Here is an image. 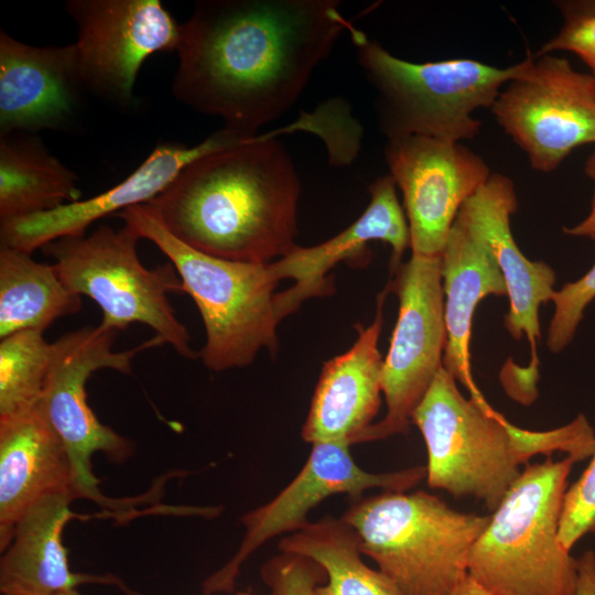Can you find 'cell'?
<instances>
[{
	"label": "cell",
	"mask_w": 595,
	"mask_h": 595,
	"mask_svg": "<svg viewBox=\"0 0 595 595\" xmlns=\"http://www.w3.org/2000/svg\"><path fill=\"white\" fill-rule=\"evenodd\" d=\"M353 24L334 0H204L181 23L172 94L244 138L284 115Z\"/></svg>",
	"instance_id": "1"
},
{
	"label": "cell",
	"mask_w": 595,
	"mask_h": 595,
	"mask_svg": "<svg viewBox=\"0 0 595 595\" xmlns=\"http://www.w3.org/2000/svg\"><path fill=\"white\" fill-rule=\"evenodd\" d=\"M323 129L316 110L302 112L289 126L194 160L147 205L174 237L205 255L247 263L281 259L298 246L301 184L278 137Z\"/></svg>",
	"instance_id": "2"
},
{
	"label": "cell",
	"mask_w": 595,
	"mask_h": 595,
	"mask_svg": "<svg viewBox=\"0 0 595 595\" xmlns=\"http://www.w3.org/2000/svg\"><path fill=\"white\" fill-rule=\"evenodd\" d=\"M456 381L442 367L412 414L426 445L431 488L474 497L495 511L532 456L591 457L595 431L584 414L550 431L520 429L489 404L466 399Z\"/></svg>",
	"instance_id": "3"
},
{
	"label": "cell",
	"mask_w": 595,
	"mask_h": 595,
	"mask_svg": "<svg viewBox=\"0 0 595 595\" xmlns=\"http://www.w3.org/2000/svg\"><path fill=\"white\" fill-rule=\"evenodd\" d=\"M375 93L378 128L387 141L420 136L463 142L475 139L500 90L530 66L533 55L498 67L473 58L414 63L401 60L354 25L348 30Z\"/></svg>",
	"instance_id": "4"
},
{
	"label": "cell",
	"mask_w": 595,
	"mask_h": 595,
	"mask_svg": "<svg viewBox=\"0 0 595 595\" xmlns=\"http://www.w3.org/2000/svg\"><path fill=\"white\" fill-rule=\"evenodd\" d=\"M117 215L140 238L153 242L177 271L182 292L194 300L205 326L199 357L208 369L242 368L262 348L277 350V329L284 315L271 262H236L197 251L174 237L147 204Z\"/></svg>",
	"instance_id": "5"
},
{
	"label": "cell",
	"mask_w": 595,
	"mask_h": 595,
	"mask_svg": "<svg viewBox=\"0 0 595 595\" xmlns=\"http://www.w3.org/2000/svg\"><path fill=\"white\" fill-rule=\"evenodd\" d=\"M565 456L527 464L470 549L467 574L491 595H574L577 559L559 540Z\"/></svg>",
	"instance_id": "6"
},
{
	"label": "cell",
	"mask_w": 595,
	"mask_h": 595,
	"mask_svg": "<svg viewBox=\"0 0 595 595\" xmlns=\"http://www.w3.org/2000/svg\"><path fill=\"white\" fill-rule=\"evenodd\" d=\"M342 519L403 595H452L490 516L457 511L423 490H382L354 500Z\"/></svg>",
	"instance_id": "7"
},
{
	"label": "cell",
	"mask_w": 595,
	"mask_h": 595,
	"mask_svg": "<svg viewBox=\"0 0 595 595\" xmlns=\"http://www.w3.org/2000/svg\"><path fill=\"white\" fill-rule=\"evenodd\" d=\"M139 239L126 224L117 230L100 226L88 236L62 237L41 249L54 259L56 272L71 292L98 304L102 312L99 326L120 332L141 323L181 356L199 357L167 300L169 293L182 292L177 271L171 262L143 267L137 252Z\"/></svg>",
	"instance_id": "8"
},
{
	"label": "cell",
	"mask_w": 595,
	"mask_h": 595,
	"mask_svg": "<svg viewBox=\"0 0 595 595\" xmlns=\"http://www.w3.org/2000/svg\"><path fill=\"white\" fill-rule=\"evenodd\" d=\"M117 333L98 325L66 333L53 342L50 370L37 405L66 445L84 497L110 508L129 502L111 500L100 493L99 480L91 470V456L102 452L112 462L122 463L133 446L96 418L87 403L86 382L94 371L104 368L130 374L139 353L165 344L155 334L131 349L115 351Z\"/></svg>",
	"instance_id": "9"
},
{
	"label": "cell",
	"mask_w": 595,
	"mask_h": 595,
	"mask_svg": "<svg viewBox=\"0 0 595 595\" xmlns=\"http://www.w3.org/2000/svg\"><path fill=\"white\" fill-rule=\"evenodd\" d=\"M386 286L399 299V313L383 358L387 412L358 443L407 434L412 414L443 367L446 345L441 256L411 255Z\"/></svg>",
	"instance_id": "10"
},
{
	"label": "cell",
	"mask_w": 595,
	"mask_h": 595,
	"mask_svg": "<svg viewBox=\"0 0 595 595\" xmlns=\"http://www.w3.org/2000/svg\"><path fill=\"white\" fill-rule=\"evenodd\" d=\"M490 111L537 172L551 173L573 150L595 143V80L565 57L533 55Z\"/></svg>",
	"instance_id": "11"
},
{
	"label": "cell",
	"mask_w": 595,
	"mask_h": 595,
	"mask_svg": "<svg viewBox=\"0 0 595 595\" xmlns=\"http://www.w3.org/2000/svg\"><path fill=\"white\" fill-rule=\"evenodd\" d=\"M345 443L318 442L294 478L271 500L246 512L240 521L246 528L235 555L203 583V594L232 592L246 560L267 541L292 533L307 523V516L318 504L336 494L353 500L371 488L408 491L426 477V466H413L389 473H370L354 461Z\"/></svg>",
	"instance_id": "12"
},
{
	"label": "cell",
	"mask_w": 595,
	"mask_h": 595,
	"mask_svg": "<svg viewBox=\"0 0 595 595\" xmlns=\"http://www.w3.org/2000/svg\"><path fill=\"white\" fill-rule=\"evenodd\" d=\"M77 25L82 76L88 91L128 107L147 58L176 51L181 23L159 0H68Z\"/></svg>",
	"instance_id": "13"
},
{
	"label": "cell",
	"mask_w": 595,
	"mask_h": 595,
	"mask_svg": "<svg viewBox=\"0 0 595 595\" xmlns=\"http://www.w3.org/2000/svg\"><path fill=\"white\" fill-rule=\"evenodd\" d=\"M385 159L401 191L412 255L441 256L463 204L493 173L463 142L410 136L387 141Z\"/></svg>",
	"instance_id": "14"
},
{
	"label": "cell",
	"mask_w": 595,
	"mask_h": 595,
	"mask_svg": "<svg viewBox=\"0 0 595 595\" xmlns=\"http://www.w3.org/2000/svg\"><path fill=\"white\" fill-rule=\"evenodd\" d=\"M241 141L244 138L223 127L192 147L173 142L158 144L129 176L96 196L50 212L0 221L1 247L31 255L55 239L85 235L96 220L154 199L194 160Z\"/></svg>",
	"instance_id": "15"
},
{
	"label": "cell",
	"mask_w": 595,
	"mask_h": 595,
	"mask_svg": "<svg viewBox=\"0 0 595 595\" xmlns=\"http://www.w3.org/2000/svg\"><path fill=\"white\" fill-rule=\"evenodd\" d=\"M88 91L75 44L33 46L0 32V136L66 130Z\"/></svg>",
	"instance_id": "16"
},
{
	"label": "cell",
	"mask_w": 595,
	"mask_h": 595,
	"mask_svg": "<svg viewBox=\"0 0 595 595\" xmlns=\"http://www.w3.org/2000/svg\"><path fill=\"white\" fill-rule=\"evenodd\" d=\"M517 209L512 180L493 172L463 204L455 223L482 238L491 249L509 298L505 326L516 340L527 336L531 348L527 371L538 378L539 309L552 300L556 274L548 263L529 260L517 246L510 228V218Z\"/></svg>",
	"instance_id": "17"
},
{
	"label": "cell",
	"mask_w": 595,
	"mask_h": 595,
	"mask_svg": "<svg viewBox=\"0 0 595 595\" xmlns=\"http://www.w3.org/2000/svg\"><path fill=\"white\" fill-rule=\"evenodd\" d=\"M54 496L85 498L69 452L35 409L0 418V551L20 520Z\"/></svg>",
	"instance_id": "18"
},
{
	"label": "cell",
	"mask_w": 595,
	"mask_h": 595,
	"mask_svg": "<svg viewBox=\"0 0 595 595\" xmlns=\"http://www.w3.org/2000/svg\"><path fill=\"white\" fill-rule=\"evenodd\" d=\"M396 188L390 174L378 177L369 186L367 208L346 229L313 247L298 245L289 255L271 262L280 281H295L289 290L279 293L284 316L310 298L331 294L333 285L327 272L340 261H367V245L372 240L391 247L392 272L401 264L410 247V231Z\"/></svg>",
	"instance_id": "19"
},
{
	"label": "cell",
	"mask_w": 595,
	"mask_h": 595,
	"mask_svg": "<svg viewBox=\"0 0 595 595\" xmlns=\"http://www.w3.org/2000/svg\"><path fill=\"white\" fill-rule=\"evenodd\" d=\"M387 293L385 289L379 294L372 323L356 325L353 346L324 363L301 431L305 442L351 446L374 424L381 404L383 358L378 343Z\"/></svg>",
	"instance_id": "20"
},
{
	"label": "cell",
	"mask_w": 595,
	"mask_h": 595,
	"mask_svg": "<svg viewBox=\"0 0 595 595\" xmlns=\"http://www.w3.org/2000/svg\"><path fill=\"white\" fill-rule=\"evenodd\" d=\"M67 496L50 497L32 508L17 524L11 542L1 552V595H53L82 584L113 585L138 595L112 574L72 572L62 542L66 523L77 517Z\"/></svg>",
	"instance_id": "21"
},
{
	"label": "cell",
	"mask_w": 595,
	"mask_h": 595,
	"mask_svg": "<svg viewBox=\"0 0 595 595\" xmlns=\"http://www.w3.org/2000/svg\"><path fill=\"white\" fill-rule=\"evenodd\" d=\"M446 345L443 367L469 392V398L489 404L470 371L469 340L478 303L489 296H506L507 286L489 246L454 223L441 255Z\"/></svg>",
	"instance_id": "22"
},
{
	"label": "cell",
	"mask_w": 595,
	"mask_h": 595,
	"mask_svg": "<svg viewBox=\"0 0 595 595\" xmlns=\"http://www.w3.org/2000/svg\"><path fill=\"white\" fill-rule=\"evenodd\" d=\"M76 173L25 133L0 138V221L79 201Z\"/></svg>",
	"instance_id": "23"
},
{
	"label": "cell",
	"mask_w": 595,
	"mask_h": 595,
	"mask_svg": "<svg viewBox=\"0 0 595 595\" xmlns=\"http://www.w3.org/2000/svg\"><path fill=\"white\" fill-rule=\"evenodd\" d=\"M280 552L306 556L326 574L312 595H403L382 572L361 559L359 538L342 518L307 522L279 541Z\"/></svg>",
	"instance_id": "24"
},
{
	"label": "cell",
	"mask_w": 595,
	"mask_h": 595,
	"mask_svg": "<svg viewBox=\"0 0 595 595\" xmlns=\"http://www.w3.org/2000/svg\"><path fill=\"white\" fill-rule=\"evenodd\" d=\"M80 309V295L66 288L54 264L0 248V338L26 329L44 332Z\"/></svg>",
	"instance_id": "25"
},
{
	"label": "cell",
	"mask_w": 595,
	"mask_h": 595,
	"mask_svg": "<svg viewBox=\"0 0 595 595\" xmlns=\"http://www.w3.org/2000/svg\"><path fill=\"white\" fill-rule=\"evenodd\" d=\"M0 418L35 409L47 379L52 343L26 329L0 338Z\"/></svg>",
	"instance_id": "26"
},
{
	"label": "cell",
	"mask_w": 595,
	"mask_h": 595,
	"mask_svg": "<svg viewBox=\"0 0 595 595\" xmlns=\"http://www.w3.org/2000/svg\"><path fill=\"white\" fill-rule=\"evenodd\" d=\"M554 6L562 15V26L534 56L573 53L588 67L595 80V0H561L554 1Z\"/></svg>",
	"instance_id": "27"
},
{
	"label": "cell",
	"mask_w": 595,
	"mask_h": 595,
	"mask_svg": "<svg viewBox=\"0 0 595 595\" xmlns=\"http://www.w3.org/2000/svg\"><path fill=\"white\" fill-rule=\"evenodd\" d=\"M594 299L595 263L583 277L555 290L551 300L554 311L547 337L551 353H561L573 340L585 309Z\"/></svg>",
	"instance_id": "28"
},
{
	"label": "cell",
	"mask_w": 595,
	"mask_h": 595,
	"mask_svg": "<svg viewBox=\"0 0 595 595\" xmlns=\"http://www.w3.org/2000/svg\"><path fill=\"white\" fill-rule=\"evenodd\" d=\"M588 533L595 534V433L589 464L566 489L559 540L564 549L571 551Z\"/></svg>",
	"instance_id": "29"
},
{
	"label": "cell",
	"mask_w": 595,
	"mask_h": 595,
	"mask_svg": "<svg viewBox=\"0 0 595 595\" xmlns=\"http://www.w3.org/2000/svg\"><path fill=\"white\" fill-rule=\"evenodd\" d=\"M260 576L270 595H312L313 589L326 580L324 570L315 561L284 552L266 562Z\"/></svg>",
	"instance_id": "30"
},
{
	"label": "cell",
	"mask_w": 595,
	"mask_h": 595,
	"mask_svg": "<svg viewBox=\"0 0 595 595\" xmlns=\"http://www.w3.org/2000/svg\"><path fill=\"white\" fill-rule=\"evenodd\" d=\"M585 175L593 182L594 191L587 215L572 227H563V232L573 237H582L595 240V152H593L584 164Z\"/></svg>",
	"instance_id": "31"
},
{
	"label": "cell",
	"mask_w": 595,
	"mask_h": 595,
	"mask_svg": "<svg viewBox=\"0 0 595 595\" xmlns=\"http://www.w3.org/2000/svg\"><path fill=\"white\" fill-rule=\"evenodd\" d=\"M574 595H595V551L587 550L577 559V584Z\"/></svg>",
	"instance_id": "32"
},
{
	"label": "cell",
	"mask_w": 595,
	"mask_h": 595,
	"mask_svg": "<svg viewBox=\"0 0 595 595\" xmlns=\"http://www.w3.org/2000/svg\"><path fill=\"white\" fill-rule=\"evenodd\" d=\"M452 595H491L468 574L456 586Z\"/></svg>",
	"instance_id": "33"
},
{
	"label": "cell",
	"mask_w": 595,
	"mask_h": 595,
	"mask_svg": "<svg viewBox=\"0 0 595 595\" xmlns=\"http://www.w3.org/2000/svg\"><path fill=\"white\" fill-rule=\"evenodd\" d=\"M53 595H80V594L75 588V589H69V591L56 593V594H53Z\"/></svg>",
	"instance_id": "34"
},
{
	"label": "cell",
	"mask_w": 595,
	"mask_h": 595,
	"mask_svg": "<svg viewBox=\"0 0 595 595\" xmlns=\"http://www.w3.org/2000/svg\"><path fill=\"white\" fill-rule=\"evenodd\" d=\"M236 595H252V594L249 593V592H239V593H237Z\"/></svg>",
	"instance_id": "35"
}]
</instances>
